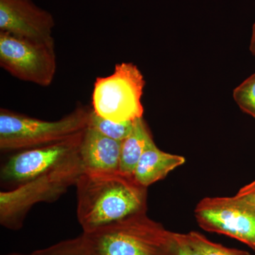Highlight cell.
Here are the masks:
<instances>
[{
  "label": "cell",
  "instance_id": "15",
  "mask_svg": "<svg viewBox=\"0 0 255 255\" xmlns=\"http://www.w3.org/2000/svg\"><path fill=\"white\" fill-rule=\"evenodd\" d=\"M30 255H91L83 235L73 239L67 240L38 250Z\"/></svg>",
  "mask_w": 255,
  "mask_h": 255
},
{
  "label": "cell",
  "instance_id": "8",
  "mask_svg": "<svg viewBox=\"0 0 255 255\" xmlns=\"http://www.w3.org/2000/svg\"><path fill=\"white\" fill-rule=\"evenodd\" d=\"M198 224L245 243L255 251V209L238 197H206L194 210Z\"/></svg>",
  "mask_w": 255,
  "mask_h": 255
},
{
  "label": "cell",
  "instance_id": "1",
  "mask_svg": "<svg viewBox=\"0 0 255 255\" xmlns=\"http://www.w3.org/2000/svg\"><path fill=\"white\" fill-rule=\"evenodd\" d=\"M77 187V216L83 233L147 211V189L120 172L84 171Z\"/></svg>",
  "mask_w": 255,
  "mask_h": 255
},
{
  "label": "cell",
  "instance_id": "20",
  "mask_svg": "<svg viewBox=\"0 0 255 255\" xmlns=\"http://www.w3.org/2000/svg\"><path fill=\"white\" fill-rule=\"evenodd\" d=\"M4 255H23V254H19V253H10V254Z\"/></svg>",
  "mask_w": 255,
  "mask_h": 255
},
{
  "label": "cell",
  "instance_id": "11",
  "mask_svg": "<svg viewBox=\"0 0 255 255\" xmlns=\"http://www.w3.org/2000/svg\"><path fill=\"white\" fill-rule=\"evenodd\" d=\"M183 156L164 152L155 145L152 135L149 137L143 153L137 163L133 177L146 188L168 175L169 172L185 163Z\"/></svg>",
  "mask_w": 255,
  "mask_h": 255
},
{
  "label": "cell",
  "instance_id": "6",
  "mask_svg": "<svg viewBox=\"0 0 255 255\" xmlns=\"http://www.w3.org/2000/svg\"><path fill=\"white\" fill-rule=\"evenodd\" d=\"M83 131L65 140L20 150L10 156L0 169L1 185L14 189L45 174L80 162V147Z\"/></svg>",
  "mask_w": 255,
  "mask_h": 255
},
{
  "label": "cell",
  "instance_id": "12",
  "mask_svg": "<svg viewBox=\"0 0 255 255\" xmlns=\"http://www.w3.org/2000/svg\"><path fill=\"white\" fill-rule=\"evenodd\" d=\"M151 135L142 117L133 121L131 132L122 142L119 164L121 173L133 177L134 171Z\"/></svg>",
  "mask_w": 255,
  "mask_h": 255
},
{
  "label": "cell",
  "instance_id": "14",
  "mask_svg": "<svg viewBox=\"0 0 255 255\" xmlns=\"http://www.w3.org/2000/svg\"><path fill=\"white\" fill-rule=\"evenodd\" d=\"M186 235L189 243L203 255H253L247 251L227 248L214 243L199 232L191 231Z\"/></svg>",
  "mask_w": 255,
  "mask_h": 255
},
{
  "label": "cell",
  "instance_id": "4",
  "mask_svg": "<svg viewBox=\"0 0 255 255\" xmlns=\"http://www.w3.org/2000/svg\"><path fill=\"white\" fill-rule=\"evenodd\" d=\"M145 86L143 75L136 65H116L110 76L97 79L92 94V110L102 118L116 123L141 118V97Z\"/></svg>",
  "mask_w": 255,
  "mask_h": 255
},
{
  "label": "cell",
  "instance_id": "7",
  "mask_svg": "<svg viewBox=\"0 0 255 255\" xmlns=\"http://www.w3.org/2000/svg\"><path fill=\"white\" fill-rule=\"evenodd\" d=\"M0 65L18 80L50 86L56 73L55 43H40L0 32Z\"/></svg>",
  "mask_w": 255,
  "mask_h": 255
},
{
  "label": "cell",
  "instance_id": "18",
  "mask_svg": "<svg viewBox=\"0 0 255 255\" xmlns=\"http://www.w3.org/2000/svg\"><path fill=\"white\" fill-rule=\"evenodd\" d=\"M236 196L255 209V180L241 188Z\"/></svg>",
  "mask_w": 255,
  "mask_h": 255
},
{
  "label": "cell",
  "instance_id": "13",
  "mask_svg": "<svg viewBox=\"0 0 255 255\" xmlns=\"http://www.w3.org/2000/svg\"><path fill=\"white\" fill-rule=\"evenodd\" d=\"M132 122L116 123L108 119L102 118L91 110L87 127L95 129L110 138L122 142L131 132Z\"/></svg>",
  "mask_w": 255,
  "mask_h": 255
},
{
  "label": "cell",
  "instance_id": "3",
  "mask_svg": "<svg viewBox=\"0 0 255 255\" xmlns=\"http://www.w3.org/2000/svg\"><path fill=\"white\" fill-rule=\"evenodd\" d=\"M90 111L78 107L60 120L48 122L1 109L0 149L2 152L26 150L73 136L86 128Z\"/></svg>",
  "mask_w": 255,
  "mask_h": 255
},
{
  "label": "cell",
  "instance_id": "9",
  "mask_svg": "<svg viewBox=\"0 0 255 255\" xmlns=\"http://www.w3.org/2000/svg\"><path fill=\"white\" fill-rule=\"evenodd\" d=\"M55 20L32 0H0V32L40 43H55Z\"/></svg>",
  "mask_w": 255,
  "mask_h": 255
},
{
  "label": "cell",
  "instance_id": "5",
  "mask_svg": "<svg viewBox=\"0 0 255 255\" xmlns=\"http://www.w3.org/2000/svg\"><path fill=\"white\" fill-rule=\"evenodd\" d=\"M84 172L81 161L45 174L22 185L0 192V223L10 230L23 226L26 214L35 204L53 202L75 185Z\"/></svg>",
  "mask_w": 255,
  "mask_h": 255
},
{
  "label": "cell",
  "instance_id": "17",
  "mask_svg": "<svg viewBox=\"0 0 255 255\" xmlns=\"http://www.w3.org/2000/svg\"><path fill=\"white\" fill-rule=\"evenodd\" d=\"M169 255H203L189 243L187 235L183 233H171Z\"/></svg>",
  "mask_w": 255,
  "mask_h": 255
},
{
  "label": "cell",
  "instance_id": "16",
  "mask_svg": "<svg viewBox=\"0 0 255 255\" xmlns=\"http://www.w3.org/2000/svg\"><path fill=\"white\" fill-rule=\"evenodd\" d=\"M233 99L243 112L255 119V73L235 89Z\"/></svg>",
  "mask_w": 255,
  "mask_h": 255
},
{
  "label": "cell",
  "instance_id": "10",
  "mask_svg": "<svg viewBox=\"0 0 255 255\" xmlns=\"http://www.w3.org/2000/svg\"><path fill=\"white\" fill-rule=\"evenodd\" d=\"M122 142L87 127L82 133L80 157L86 172H119Z\"/></svg>",
  "mask_w": 255,
  "mask_h": 255
},
{
  "label": "cell",
  "instance_id": "2",
  "mask_svg": "<svg viewBox=\"0 0 255 255\" xmlns=\"http://www.w3.org/2000/svg\"><path fill=\"white\" fill-rule=\"evenodd\" d=\"M171 233L142 213L82 235L91 255H169Z\"/></svg>",
  "mask_w": 255,
  "mask_h": 255
},
{
  "label": "cell",
  "instance_id": "19",
  "mask_svg": "<svg viewBox=\"0 0 255 255\" xmlns=\"http://www.w3.org/2000/svg\"><path fill=\"white\" fill-rule=\"evenodd\" d=\"M250 50L252 54L255 56V21L253 25V29H252V36L251 43H250Z\"/></svg>",
  "mask_w": 255,
  "mask_h": 255
}]
</instances>
